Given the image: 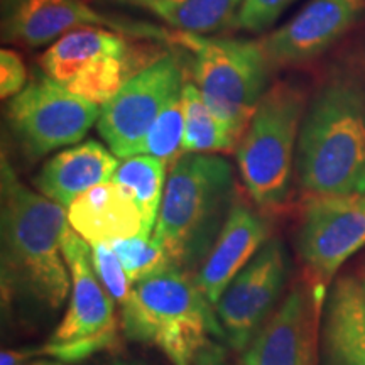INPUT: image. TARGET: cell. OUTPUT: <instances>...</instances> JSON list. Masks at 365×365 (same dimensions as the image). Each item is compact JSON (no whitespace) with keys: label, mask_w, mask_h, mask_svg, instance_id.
<instances>
[{"label":"cell","mask_w":365,"mask_h":365,"mask_svg":"<svg viewBox=\"0 0 365 365\" xmlns=\"http://www.w3.org/2000/svg\"><path fill=\"white\" fill-rule=\"evenodd\" d=\"M294 164L313 196L365 195V51L336 59L308 98Z\"/></svg>","instance_id":"6da1fadb"},{"label":"cell","mask_w":365,"mask_h":365,"mask_svg":"<svg viewBox=\"0 0 365 365\" xmlns=\"http://www.w3.org/2000/svg\"><path fill=\"white\" fill-rule=\"evenodd\" d=\"M70 228L68 210L29 190L2 150L0 158V237L2 298L26 299L56 312L71 291L63 255Z\"/></svg>","instance_id":"7a4b0ae2"},{"label":"cell","mask_w":365,"mask_h":365,"mask_svg":"<svg viewBox=\"0 0 365 365\" xmlns=\"http://www.w3.org/2000/svg\"><path fill=\"white\" fill-rule=\"evenodd\" d=\"M234 168L213 154H182L171 164L153 239L178 269L207 259L235 202Z\"/></svg>","instance_id":"3957f363"},{"label":"cell","mask_w":365,"mask_h":365,"mask_svg":"<svg viewBox=\"0 0 365 365\" xmlns=\"http://www.w3.org/2000/svg\"><path fill=\"white\" fill-rule=\"evenodd\" d=\"M213 312L188 272L168 267L132 286L122 325L127 339L158 346L173 365H196L208 339H225Z\"/></svg>","instance_id":"277c9868"},{"label":"cell","mask_w":365,"mask_h":365,"mask_svg":"<svg viewBox=\"0 0 365 365\" xmlns=\"http://www.w3.org/2000/svg\"><path fill=\"white\" fill-rule=\"evenodd\" d=\"M309 95L299 81L281 80L262 95L237 144L245 188L262 210H277L289 196L301 122Z\"/></svg>","instance_id":"5b68a950"},{"label":"cell","mask_w":365,"mask_h":365,"mask_svg":"<svg viewBox=\"0 0 365 365\" xmlns=\"http://www.w3.org/2000/svg\"><path fill=\"white\" fill-rule=\"evenodd\" d=\"M171 43L193 56V80L212 112L239 144L262 95L272 68L261 41L207 38L173 31Z\"/></svg>","instance_id":"8992f818"},{"label":"cell","mask_w":365,"mask_h":365,"mask_svg":"<svg viewBox=\"0 0 365 365\" xmlns=\"http://www.w3.org/2000/svg\"><path fill=\"white\" fill-rule=\"evenodd\" d=\"M100 110L102 107L75 95L39 68L26 88L9 100L6 122L22 154L36 161L56 149L80 144L98 122Z\"/></svg>","instance_id":"52a82bcc"},{"label":"cell","mask_w":365,"mask_h":365,"mask_svg":"<svg viewBox=\"0 0 365 365\" xmlns=\"http://www.w3.org/2000/svg\"><path fill=\"white\" fill-rule=\"evenodd\" d=\"M88 242L70 227L63 239V255L70 269L71 296L61 323L43 345L44 354L61 362H80L115 344L113 299L100 284Z\"/></svg>","instance_id":"ba28073f"},{"label":"cell","mask_w":365,"mask_h":365,"mask_svg":"<svg viewBox=\"0 0 365 365\" xmlns=\"http://www.w3.org/2000/svg\"><path fill=\"white\" fill-rule=\"evenodd\" d=\"M80 27H102L135 39L171 43L173 31L91 7L85 0H2V39L39 48Z\"/></svg>","instance_id":"9c48e42d"},{"label":"cell","mask_w":365,"mask_h":365,"mask_svg":"<svg viewBox=\"0 0 365 365\" xmlns=\"http://www.w3.org/2000/svg\"><path fill=\"white\" fill-rule=\"evenodd\" d=\"M182 83L180 58L168 51L122 86L103 105L97 122L98 134L108 149L120 159L143 154L150 127Z\"/></svg>","instance_id":"30bf717a"},{"label":"cell","mask_w":365,"mask_h":365,"mask_svg":"<svg viewBox=\"0 0 365 365\" xmlns=\"http://www.w3.org/2000/svg\"><path fill=\"white\" fill-rule=\"evenodd\" d=\"M287 276V255L281 240L269 239L237 274L217 303L215 313L225 340L244 352L272 317Z\"/></svg>","instance_id":"8fae6325"},{"label":"cell","mask_w":365,"mask_h":365,"mask_svg":"<svg viewBox=\"0 0 365 365\" xmlns=\"http://www.w3.org/2000/svg\"><path fill=\"white\" fill-rule=\"evenodd\" d=\"M364 245L365 195L313 196L307 203L296 247L318 287H325Z\"/></svg>","instance_id":"7c38bea8"},{"label":"cell","mask_w":365,"mask_h":365,"mask_svg":"<svg viewBox=\"0 0 365 365\" xmlns=\"http://www.w3.org/2000/svg\"><path fill=\"white\" fill-rule=\"evenodd\" d=\"M365 14V0H308L284 26L261 41L269 66L303 65L327 53Z\"/></svg>","instance_id":"4fadbf2b"},{"label":"cell","mask_w":365,"mask_h":365,"mask_svg":"<svg viewBox=\"0 0 365 365\" xmlns=\"http://www.w3.org/2000/svg\"><path fill=\"white\" fill-rule=\"evenodd\" d=\"M319 296L296 286L244 350V365H318Z\"/></svg>","instance_id":"5bb4252c"},{"label":"cell","mask_w":365,"mask_h":365,"mask_svg":"<svg viewBox=\"0 0 365 365\" xmlns=\"http://www.w3.org/2000/svg\"><path fill=\"white\" fill-rule=\"evenodd\" d=\"M267 237L269 225L261 213L235 200L225 225L196 276V284L212 307H217L228 284L252 261Z\"/></svg>","instance_id":"9a60e30c"},{"label":"cell","mask_w":365,"mask_h":365,"mask_svg":"<svg viewBox=\"0 0 365 365\" xmlns=\"http://www.w3.org/2000/svg\"><path fill=\"white\" fill-rule=\"evenodd\" d=\"M68 220L73 230L90 245L145 235L139 207L113 181L102 182L80 195L68 207Z\"/></svg>","instance_id":"2e32d148"},{"label":"cell","mask_w":365,"mask_h":365,"mask_svg":"<svg viewBox=\"0 0 365 365\" xmlns=\"http://www.w3.org/2000/svg\"><path fill=\"white\" fill-rule=\"evenodd\" d=\"M118 163L112 150L90 139L49 159L34 178V186L46 198L68 210L85 191L112 181Z\"/></svg>","instance_id":"e0dca14e"},{"label":"cell","mask_w":365,"mask_h":365,"mask_svg":"<svg viewBox=\"0 0 365 365\" xmlns=\"http://www.w3.org/2000/svg\"><path fill=\"white\" fill-rule=\"evenodd\" d=\"M323 357L325 365H365V293L350 276L340 277L328 294Z\"/></svg>","instance_id":"ac0fdd59"},{"label":"cell","mask_w":365,"mask_h":365,"mask_svg":"<svg viewBox=\"0 0 365 365\" xmlns=\"http://www.w3.org/2000/svg\"><path fill=\"white\" fill-rule=\"evenodd\" d=\"M166 53L159 41L132 38L124 53L97 59L65 86L78 97L103 107L122 86L153 66Z\"/></svg>","instance_id":"d6986e66"},{"label":"cell","mask_w":365,"mask_h":365,"mask_svg":"<svg viewBox=\"0 0 365 365\" xmlns=\"http://www.w3.org/2000/svg\"><path fill=\"white\" fill-rule=\"evenodd\" d=\"M130 39L102 27H80L49 44L41 54L39 68L49 78L66 85L97 59L124 53Z\"/></svg>","instance_id":"ffe728a7"},{"label":"cell","mask_w":365,"mask_h":365,"mask_svg":"<svg viewBox=\"0 0 365 365\" xmlns=\"http://www.w3.org/2000/svg\"><path fill=\"white\" fill-rule=\"evenodd\" d=\"M242 4L244 0H145L139 9L153 12L176 31L208 34L232 26Z\"/></svg>","instance_id":"44dd1931"},{"label":"cell","mask_w":365,"mask_h":365,"mask_svg":"<svg viewBox=\"0 0 365 365\" xmlns=\"http://www.w3.org/2000/svg\"><path fill=\"white\" fill-rule=\"evenodd\" d=\"M112 181L132 196L143 215L145 235H150L166 190V164L150 154H135L118 163Z\"/></svg>","instance_id":"7402d4cb"},{"label":"cell","mask_w":365,"mask_h":365,"mask_svg":"<svg viewBox=\"0 0 365 365\" xmlns=\"http://www.w3.org/2000/svg\"><path fill=\"white\" fill-rule=\"evenodd\" d=\"M181 98L185 112V153L212 154L234 148L237 144L234 137L205 102L196 83L185 81Z\"/></svg>","instance_id":"603a6c76"},{"label":"cell","mask_w":365,"mask_h":365,"mask_svg":"<svg viewBox=\"0 0 365 365\" xmlns=\"http://www.w3.org/2000/svg\"><path fill=\"white\" fill-rule=\"evenodd\" d=\"M182 90V88H181ZM181 90L171 97L166 107L150 127L143 154L161 159L166 164H175L185 154V112H182Z\"/></svg>","instance_id":"cb8c5ba5"},{"label":"cell","mask_w":365,"mask_h":365,"mask_svg":"<svg viewBox=\"0 0 365 365\" xmlns=\"http://www.w3.org/2000/svg\"><path fill=\"white\" fill-rule=\"evenodd\" d=\"M112 247L120 259L132 284L166 271L168 267H175L161 245L153 237L135 235L130 239L112 242Z\"/></svg>","instance_id":"d4e9b609"},{"label":"cell","mask_w":365,"mask_h":365,"mask_svg":"<svg viewBox=\"0 0 365 365\" xmlns=\"http://www.w3.org/2000/svg\"><path fill=\"white\" fill-rule=\"evenodd\" d=\"M91 264L108 296L115 303L124 304L132 293V282L112 244L91 245Z\"/></svg>","instance_id":"484cf974"},{"label":"cell","mask_w":365,"mask_h":365,"mask_svg":"<svg viewBox=\"0 0 365 365\" xmlns=\"http://www.w3.org/2000/svg\"><path fill=\"white\" fill-rule=\"evenodd\" d=\"M294 2L296 0H244L232 26L247 33H262Z\"/></svg>","instance_id":"4316f807"},{"label":"cell","mask_w":365,"mask_h":365,"mask_svg":"<svg viewBox=\"0 0 365 365\" xmlns=\"http://www.w3.org/2000/svg\"><path fill=\"white\" fill-rule=\"evenodd\" d=\"M29 76L21 56L12 49L0 51V93L2 98L16 97L26 88Z\"/></svg>","instance_id":"83f0119b"},{"label":"cell","mask_w":365,"mask_h":365,"mask_svg":"<svg viewBox=\"0 0 365 365\" xmlns=\"http://www.w3.org/2000/svg\"><path fill=\"white\" fill-rule=\"evenodd\" d=\"M44 354V346H22V349L4 350L0 355V365H26L31 360Z\"/></svg>","instance_id":"f1b7e54d"},{"label":"cell","mask_w":365,"mask_h":365,"mask_svg":"<svg viewBox=\"0 0 365 365\" xmlns=\"http://www.w3.org/2000/svg\"><path fill=\"white\" fill-rule=\"evenodd\" d=\"M196 365H227L225 362L222 360V352L217 349V346L210 345L205 352L200 355L198 362Z\"/></svg>","instance_id":"f546056e"},{"label":"cell","mask_w":365,"mask_h":365,"mask_svg":"<svg viewBox=\"0 0 365 365\" xmlns=\"http://www.w3.org/2000/svg\"><path fill=\"white\" fill-rule=\"evenodd\" d=\"M100 2L118 4V6H134V7H139L140 4L145 2V0H100Z\"/></svg>","instance_id":"4dcf8cb0"},{"label":"cell","mask_w":365,"mask_h":365,"mask_svg":"<svg viewBox=\"0 0 365 365\" xmlns=\"http://www.w3.org/2000/svg\"><path fill=\"white\" fill-rule=\"evenodd\" d=\"M26 365H66V362H61V360H49V359H39V360H31Z\"/></svg>","instance_id":"1f68e13d"},{"label":"cell","mask_w":365,"mask_h":365,"mask_svg":"<svg viewBox=\"0 0 365 365\" xmlns=\"http://www.w3.org/2000/svg\"><path fill=\"white\" fill-rule=\"evenodd\" d=\"M110 365H130V364H125V362H115V364H110Z\"/></svg>","instance_id":"d6a6232c"},{"label":"cell","mask_w":365,"mask_h":365,"mask_svg":"<svg viewBox=\"0 0 365 365\" xmlns=\"http://www.w3.org/2000/svg\"><path fill=\"white\" fill-rule=\"evenodd\" d=\"M362 287H364V293H365V279H364V282H362Z\"/></svg>","instance_id":"836d02e7"}]
</instances>
